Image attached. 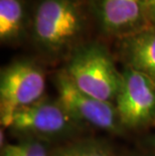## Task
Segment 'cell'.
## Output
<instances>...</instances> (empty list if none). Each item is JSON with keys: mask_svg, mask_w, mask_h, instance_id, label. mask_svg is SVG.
<instances>
[{"mask_svg": "<svg viewBox=\"0 0 155 156\" xmlns=\"http://www.w3.org/2000/svg\"><path fill=\"white\" fill-rule=\"evenodd\" d=\"M88 21L84 0H37L30 21L31 35L44 55L70 58L84 44Z\"/></svg>", "mask_w": 155, "mask_h": 156, "instance_id": "obj_1", "label": "cell"}, {"mask_svg": "<svg viewBox=\"0 0 155 156\" xmlns=\"http://www.w3.org/2000/svg\"><path fill=\"white\" fill-rule=\"evenodd\" d=\"M64 69L81 91L98 100L115 103L122 75L104 45L84 44L72 52Z\"/></svg>", "mask_w": 155, "mask_h": 156, "instance_id": "obj_2", "label": "cell"}, {"mask_svg": "<svg viewBox=\"0 0 155 156\" xmlns=\"http://www.w3.org/2000/svg\"><path fill=\"white\" fill-rule=\"evenodd\" d=\"M45 74L39 65L29 59H18L1 69L0 74V120L7 128L16 110L44 98Z\"/></svg>", "mask_w": 155, "mask_h": 156, "instance_id": "obj_3", "label": "cell"}, {"mask_svg": "<svg viewBox=\"0 0 155 156\" xmlns=\"http://www.w3.org/2000/svg\"><path fill=\"white\" fill-rule=\"evenodd\" d=\"M80 125L58 100L44 97L16 110L7 128L26 138L47 139L71 136L78 131Z\"/></svg>", "mask_w": 155, "mask_h": 156, "instance_id": "obj_4", "label": "cell"}, {"mask_svg": "<svg viewBox=\"0 0 155 156\" xmlns=\"http://www.w3.org/2000/svg\"><path fill=\"white\" fill-rule=\"evenodd\" d=\"M55 84L57 100L79 124H87L112 133H120L124 129L113 103L98 100L81 91L64 69L57 73Z\"/></svg>", "mask_w": 155, "mask_h": 156, "instance_id": "obj_5", "label": "cell"}, {"mask_svg": "<svg viewBox=\"0 0 155 156\" xmlns=\"http://www.w3.org/2000/svg\"><path fill=\"white\" fill-rule=\"evenodd\" d=\"M121 87L115 107L123 128L138 129L155 124V84L131 68L121 71Z\"/></svg>", "mask_w": 155, "mask_h": 156, "instance_id": "obj_6", "label": "cell"}, {"mask_svg": "<svg viewBox=\"0 0 155 156\" xmlns=\"http://www.w3.org/2000/svg\"><path fill=\"white\" fill-rule=\"evenodd\" d=\"M91 11L101 31L117 41L151 26L145 0H93Z\"/></svg>", "mask_w": 155, "mask_h": 156, "instance_id": "obj_7", "label": "cell"}, {"mask_svg": "<svg viewBox=\"0 0 155 156\" xmlns=\"http://www.w3.org/2000/svg\"><path fill=\"white\" fill-rule=\"evenodd\" d=\"M117 54L124 67L141 73L155 84V26L118 39Z\"/></svg>", "mask_w": 155, "mask_h": 156, "instance_id": "obj_8", "label": "cell"}, {"mask_svg": "<svg viewBox=\"0 0 155 156\" xmlns=\"http://www.w3.org/2000/svg\"><path fill=\"white\" fill-rule=\"evenodd\" d=\"M28 26L25 0H0V41L17 44L24 37Z\"/></svg>", "mask_w": 155, "mask_h": 156, "instance_id": "obj_9", "label": "cell"}, {"mask_svg": "<svg viewBox=\"0 0 155 156\" xmlns=\"http://www.w3.org/2000/svg\"><path fill=\"white\" fill-rule=\"evenodd\" d=\"M49 156H112L104 143L93 139L72 142L49 153Z\"/></svg>", "mask_w": 155, "mask_h": 156, "instance_id": "obj_10", "label": "cell"}, {"mask_svg": "<svg viewBox=\"0 0 155 156\" xmlns=\"http://www.w3.org/2000/svg\"><path fill=\"white\" fill-rule=\"evenodd\" d=\"M1 156H49L48 147L38 139L26 138L1 147Z\"/></svg>", "mask_w": 155, "mask_h": 156, "instance_id": "obj_11", "label": "cell"}, {"mask_svg": "<svg viewBox=\"0 0 155 156\" xmlns=\"http://www.w3.org/2000/svg\"><path fill=\"white\" fill-rule=\"evenodd\" d=\"M145 7L148 21L151 26H155V0H145Z\"/></svg>", "mask_w": 155, "mask_h": 156, "instance_id": "obj_12", "label": "cell"}, {"mask_svg": "<svg viewBox=\"0 0 155 156\" xmlns=\"http://www.w3.org/2000/svg\"><path fill=\"white\" fill-rule=\"evenodd\" d=\"M150 142H151V143H152V145L154 146V147H155V135L153 136V137L152 138H151L150 139Z\"/></svg>", "mask_w": 155, "mask_h": 156, "instance_id": "obj_13", "label": "cell"}]
</instances>
